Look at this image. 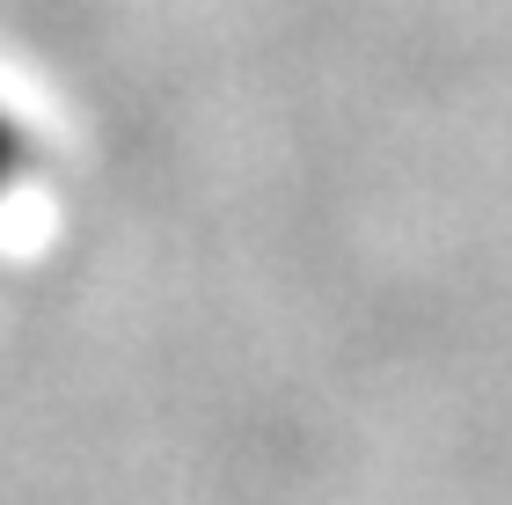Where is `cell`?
Here are the masks:
<instances>
[{
	"mask_svg": "<svg viewBox=\"0 0 512 505\" xmlns=\"http://www.w3.org/2000/svg\"><path fill=\"white\" fill-rule=\"evenodd\" d=\"M30 191H37V132L8 96H0V242H8V227L22 220Z\"/></svg>",
	"mask_w": 512,
	"mask_h": 505,
	"instance_id": "obj_1",
	"label": "cell"
}]
</instances>
